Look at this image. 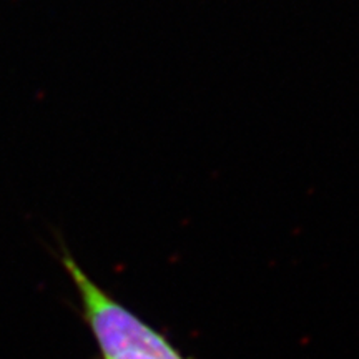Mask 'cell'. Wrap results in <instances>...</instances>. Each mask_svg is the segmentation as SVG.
<instances>
[{
    "instance_id": "1",
    "label": "cell",
    "mask_w": 359,
    "mask_h": 359,
    "mask_svg": "<svg viewBox=\"0 0 359 359\" xmlns=\"http://www.w3.org/2000/svg\"><path fill=\"white\" fill-rule=\"evenodd\" d=\"M60 258L79 291L100 359H187L167 336L98 286L65 246Z\"/></svg>"
}]
</instances>
